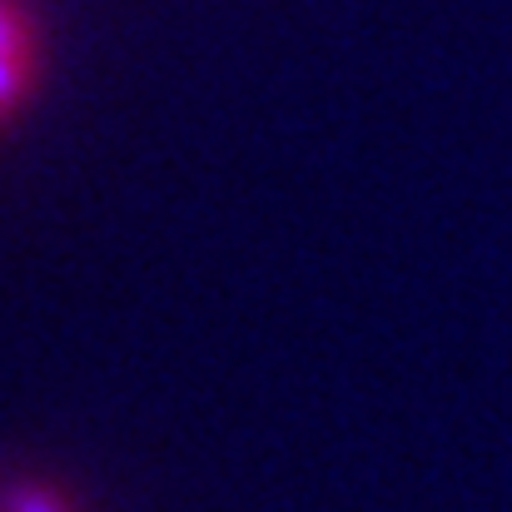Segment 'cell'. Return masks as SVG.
Returning a JSON list of instances; mask_svg holds the SVG:
<instances>
[{"label":"cell","mask_w":512,"mask_h":512,"mask_svg":"<svg viewBox=\"0 0 512 512\" xmlns=\"http://www.w3.org/2000/svg\"><path fill=\"white\" fill-rule=\"evenodd\" d=\"M0 512H70V503L55 483L10 478V483H0Z\"/></svg>","instance_id":"1"},{"label":"cell","mask_w":512,"mask_h":512,"mask_svg":"<svg viewBox=\"0 0 512 512\" xmlns=\"http://www.w3.org/2000/svg\"><path fill=\"white\" fill-rule=\"evenodd\" d=\"M35 80V45H20V50H0V120L25 100Z\"/></svg>","instance_id":"2"},{"label":"cell","mask_w":512,"mask_h":512,"mask_svg":"<svg viewBox=\"0 0 512 512\" xmlns=\"http://www.w3.org/2000/svg\"><path fill=\"white\" fill-rule=\"evenodd\" d=\"M20 45H35V30H30V15L10 0H0V50H20Z\"/></svg>","instance_id":"3"}]
</instances>
